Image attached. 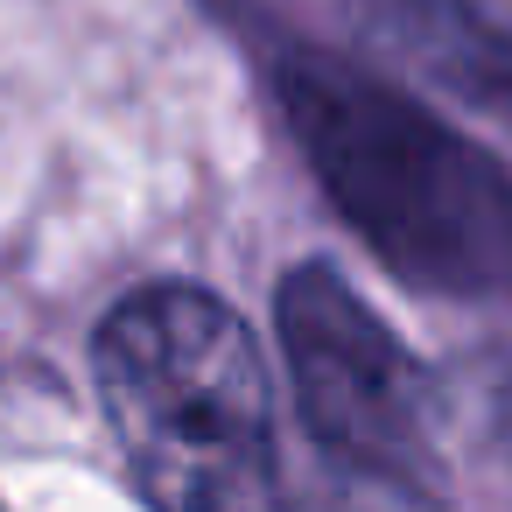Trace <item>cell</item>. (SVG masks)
Returning a JSON list of instances; mask_svg holds the SVG:
<instances>
[{
	"label": "cell",
	"mask_w": 512,
	"mask_h": 512,
	"mask_svg": "<svg viewBox=\"0 0 512 512\" xmlns=\"http://www.w3.org/2000/svg\"><path fill=\"white\" fill-rule=\"evenodd\" d=\"M274 99L337 218L386 274L428 295H512V169L400 85L288 50Z\"/></svg>",
	"instance_id": "6da1fadb"
},
{
	"label": "cell",
	"mask_w": 512,
	"mask_h": 512,
	"mask_svg": "<svg viewBox=\"0 0 512 512\" xmlns=\"http://www.w3.org/2000/svg\"><path fill=\"white\" fill-rule=\"evenodd\" d=\"M92 379L155 512H281L267 358L232 302L190 281L134 288L92 337Z\"/></svg>",
	"instance_id": "7a4b0ae2"
},
{
	"label": "cell",
	"mask_w": 512,
	"mask_h": 512,
	"mask_svg": "<svg viewBox=\"0 0 512 512\" xmlns=\"http://www.w3.org/2000/svg\"><path fill=\"white\" fill-rule=\"evenodd\" d=\"M274 330L302 428L330 470H372L442 491L428 372L337 267H295L274 295Z\"/></svg>",
	"instance_id": "3957f363"
},
{
	"label": "cell",
	"mask_w": 512,
	"mask_h": 512,
	"mask_svg": "<svg viewBox=\"0 0 512 512\" xmlns=\"http://www.w3.org/2000/svg\"><path fill=\"white\" fill-rule=\"evenodd\" d=\"M393 36L484 120L512 127V29L470 0H393Z\"/></svg>",
	"instance_id": "277c9868"
},
{
	"label": "cell",
	"mask_w": 512,
	"mask_h": 512,
	"mask_svg": "<svg viewBox=\"0 0 512 512\" xmlns=\"http://www.w3.org/2000/svg\"><path fill=\"white\" fill-rule=\"evenodd\" d=\"M309 512H442V491L407 477H372V470H330Z\"/></svg>",
	"instance_id": "5b68a950"
}]
</instances>
